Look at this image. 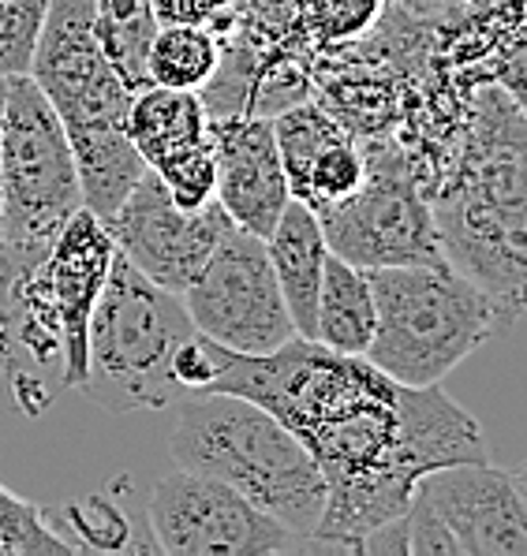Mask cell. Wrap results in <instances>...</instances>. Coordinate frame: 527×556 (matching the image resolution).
I'll return each mask as SVG.
<instances>
[{
  "label": "cell",
  "mask_w": 527,
  "mask_h": 556,
  "mask_svg": "<svg viewBox=\"0 0 527 556\" xmlns=\"http://www.w3.org/2000/svg\"><path fill=\"white\" fill-rule=\"evenodd\" d=\"M206 392H236L285 422L326 478L314 549L360 553L407 511L423 475L490 459L479 422L441 384H401L363 355L292 337L269 355L214 344Z\"/></svg>",
  "instance_id": "6da1fadb"
},
{
  "label": "cell",
  "mask_w": 527,
  "mask_h": 556,
  "mask_svg": "<svg viewBox=\"0 0 527 556\" xmlns=\"http://www.w3.org/2000/svg\"><path fill=\"white\" fill-rule=\"evenodd\" d=\"M513 93L475 101L464 165L430 199L446 262L482 288L513 325L524 311V116Z\"/></svg>",
  "instance_id": "7a4b0ae2"
},
{
  "label": "cell",
  "mask_w": 527,
  "mask_h": 556,
  "mask_svg": "<svg viewBox=\"0 0 527 556\" xmlns=\"http://www.w3.org/2000/svg\"><path fill=\"white\" fill-rule=\"evenodd\" d=\"M30 79L64 124L83 210L105 220L142 179L147 161L127 139L131 93L93 41V0H49Z\"/></svg>",
  "instance_id": "3957f363"
},
{
  "label": "cell",
  "mask_w": 527,
  "mask_h": 556,
  "mask_svg": "<svg viewBox=\"0 0 527 556\" xmlns=\"http://www.w3.org/2000/svg\"><path fill=\"white\" fill-rule=\"evenodd\" d=\"M176 415L168 456L180 470L225 482L292 534H314L326 508V478L303 441L266 407L236 392H195Z\"/></svg>",
  "instance_id": "277c9868"
},
{
  "label": "cell",
  "mask_w": 527,
  "mask_h": 556,
  "mask_svg": "<svg viewBox=\"0 0 527 556\" xmlns=\"http://www.w3.org/2000/svg\"><path fill=\"white\" fill-rule=\"evenodd\" d=\"M184 299L113 254L87 329V378L79 389L105 410H165L187 396L176 358L195 337Z\"/></svg>",
  "instance_id": "5b68a950"
},
{
  "label": "cell",
  "mask_w": 527,
  "mask_h": 556,
  "mask_svg": "<svg viewBox=\"0 0 527 556\" xmlns=\"http://www.w3.org/2000/svg\"><path fill=\"white\" fill-rule=\"evenodd\" d=\"M374 337L363 358L401 384H441L509 318L475 280L453 265L367 269Z\"/></svg>",
  "instance_id": "8992f818"
},
{
  "label": "cell",
  "mask_w": 527,
  "mask_h": 556,
  "mask_svg": "<svg viewBox=\"0 0 527 556\" xmlns=\"http://www.w3.org/2000/svg\"><path fill=\"white\" fill-rule=\"evenodd\" d=\"M75 210H83V191L61 116L30 75L4 79L0 247L15 254H46Z\"/></svg>",
  "instance_id": "52a82bcc"
},
{
  "label": "cell",
  "mask_w": 527,
  "mask_h": 556,
  "mask_svg": "<svg viewBox=\"0 0 527 556\" xmlns=\"http://www.w3.org/2000/svg\"><path fill=\"white\" fill-rule=\"evenodd\" d=\"M363 147V184L344 199L318 205L314 217L329 254L360 265H449L435 225V205L415 184L393 139L371 135Z\"/></svg>",
  "instance_id": "ba28073f"
},
{
  "label": "cell",
  "mask_w": 527,
  "mask_h": 556,
  "mask_svg": "<svg viewBox=\"0 0 527 556\" xmlns=\"http://www.w3.org/2000/svg\"><path fill=\"white\" fill-rule=\"evenodd\" d=\"M180 299L195 329L236 355H269L296 337L269 265L266 239L236 225L221 232Z\"/></svg>",
  "instance_id": "9c48e42d"
},
{
  "label": "cell",
  "mask_w": 527,
  "mask_h": 556,
  "mask_svg": "<svg viewBox=\"0 0 527 556\" xmlns=\"http://www.w3.org/2000/svg\"><path fill=\"white\" fill-rule=\"evenodd\" d=\"M147 527L158 553L173 556H266L314 549L225 482L191 470H168L147 501Z\"/></svg>",
  "instance_id": "30bf717a"
},
{
  "label": "cell",
  "mask_w": 527,
  "mask_h": 556,
  "mask_svg": "<svg viewBox=\"0 0 527 556\" xmlns=\"http://www.w3.org/2000/svg\"><path fill=\"white\" fill-rule=\"evenodd\" d=\"M101 225L113 239L116 254H124L142 277L180 295L233 220L217 199L199 210H180L154 168H147Z\"/></svg>",
  "instance_id": "8fae6325"
},
{
  "label": "cell",
  "mask_w": 527,
  "mask_h": 556,
  "mask_svg": "<svg viewBox=\"0 0 527 556\" xmlns=\"http://www.w3.org/2000/svg\"><path fill=\"white\" fill-rule=\"evenodd\" d=\"M407 508L435 519L456 556H527L520 470H501L490 459L430 470L415 482Z\"/></svg>",
  "instance_id": "7c38bea8"
},
{
  "label": "cell",
  "mask_w": 527,
  "mask_h": 556,
  "mask_svg": "<svg viewBox=\"0 0 527 556\" xmlns=\"http://www.w3.org/2000/svg\"><path fill=\"white\" fill-rule=\"evenodd\" d=\"M210 139H214L217 165V205L236 228L266 239L274 232L280 210L292 199L277 153L274 119L248 113L210 116Z\"/></svg>",
  "instance_id": "4fadbf2b"
},
{
  "label": "cell",
  "mask_w": 527,
  "mask_h": 556,
  "mask_svg": "<svg viewBox=\"0 0 527 556\" xmlns=\"http://www.w3.org/2000/svg\"><path fill=\"white\" fill-rule=\"evenodd\" d=\"M266 254L274 265L280 299L288 306V318L296 325V337L314 340V306H318L329 247L308 202L288 199L274 232L266 236Z\"/></svg>",
  "instance_id": "5bb4252c"
},
{
  "label": "cell",
  "mask_w": 527,
  "mask_h": 556,
  "mask_svg": "<svg viewBox=\"0 0 527 556\" xmlns=\"http://www.w3.org/2000/svg\"><path fill=\"white\" fill-rule=\"evenodd\" d=\"M127 139L147 161V168H161L184 153L210 142V113L199 90L147 87L131 93L127 105Z\"/></svg>",
  "instance_id": "9a60e30c"
},
{
  "label": "cell",
  "mask_w": 527,
  "mask_h": 556,
  "mask_svg": "<svg viewBox=\"0 0 527 556\" xmlns=\"http://www.w3.org/2000/svg\"><path fill=\"white\" fill-rule=\"evenodd\" d=\"M374 337V295L367 269L329 254L314 306V340L329 352L363 355Z\"/></svg>",
  "instance_id": "2e32d148"
},
{
  "label": "cell",
  "mask_w": 527,
  "mask_h": 556,
  "mask_svg": "<svg viewBox=\"0 0 527 556\" xmlns=\"http://www.w3.org/2000/svg\"><path fill=\"white\" fill-rule=\"evenodd\" d=\"M158 27L161 23L150 0H93V41L127 93L154 87L147 72V56Z\"/></svg>",
  "instance_id": "e0dca14e"
},
{
  "label": "cell",
  "mask_w": 527,
  "mask_h": 556,
  "mask_svg": "<svg viewBox=\"0 0 527 556\" xmlns=\"http://www.w3.org/2000/svg\"><path fill=\"white\" fill-rule=\"evenodd\" d=\"M221 30L202 23H161L147 56L154 87L202 90L221 64Z\"/></svg>",
  "instance_id": "ac0fdd59"
},
{
  "label": "cell",
  "mask_w": 527,
  "mask_h": 556,
  "mask_svg": "<svg viewBox=\"0 0 527 556\" xmlns=\"http://www.w3.org/2000/svg\"><path fill=\"white\" fill-rule=\"evenodd\" d=\"M67 527H72V538L67 542L83 553H158L154 542L147 538H135V527L127 519L121 497L113 490L109 493H90L83 501L67 504Z\"/></svg>",
  "instance_id": "d6986e66"
},
{
  "label": "cell",
  "mask_w": 527,
  "mask_h": 556,
  "mask_svg": "<svg viewBox=\"0 0 527 556\" xmlns=\"http://www.w3.org/2000/svg\"><path fill=\"white\" fill-rule=\"evenodd\" d=\"M363 168H367L363 165V147L344 127V131H337L334 139L311 157L303 176L292 184V199L308 202L311 210L344 199V194H352L355 187L363 184Z\"/></svg>",
  "instance_id": "ffe728a7"
},
{
  "label": "cell",
  "mask_w": 527,
  "mask_h": 556,
  "mask_svg": "<svg viewBox=\"0 0 527 556\" xmlns=\"http://www.w3.org/2000/svg\"><path fill=\"white\" fill-rule=\"evenodd\" d=\"M386 0H292V27L308 49H329L363 38Z\"/></svg>",
  "instance_id": "44dd1931"
},
{
  "label": "cell",
  "mask_w": 527,
  "mask_h": 556,
  "mask_svg": "<svg viewBox=\"0 0 527 556\" xmlns=\"http://www.w3.org/2000/svg\"><path fill=\"white\" fill-rule=\"evenodd\" d=\"M75 553V545L57 527H49L38 504L23 501L8 485H0V556H49Z\"/></svg>",
  "instance_id": "7402d4cb"
},
{
  "label": "cell",
  "mask_w": 527,
  "mask_h": 556,
  "mask_svg": "<svg viewBox=\"0 0 527 556\" xmlns=\"http://www.w3.org/2000/svg\"><path fill=\"white\" fill-rule=\"evenodd\" d=\"M49 0H0V79L30 75Z\"/></svg>",
  "instance_id": "603a6c76"
},
{
  "label": "cell",
  "mask_w": 527,
  "mask_h": 556,
  "mask_svg": "<svg viewBox=\"0 0 527 556\" xmlns=\"http://www.w3.org/2000/svg\"><path fill=\"white\" fill-rule=\"evenodd\" d=\"M228 34L259 49H308V41L292 27V0H233Z\"/></svg>",
  "instance_id": "cb8c5ba5"
},
{
  "label": "cell",
  "mask_w": 527,
  "mask_h": 556,
  "mask_svg": "<svg viewBox=\"0 0 527 556\" xmlns=\"http://www.w3.org/2000/svg\"><path fill=\"white\" fill-rule=\"evenodd\" d=\"M158 179L165 184V191L173 194V202L180 210H199V205L214 202L217 187V165H214V139L202 142L199 150L184 153V157L168 161V165L154 168Z\"/></svg>",
  "instance_id": "d4e9b609"
},
{
  "label": "cell",
  "mask_w": 527,
  "mask_h": 556,
  "mask_svg": "<svg viewBox=\"0 0 527 556\" xmlns=\"http://www.w3.org/2000/svg\"><path fill=\"white\" fill-rule=\"evenodd\" d=\"M158 23H202L221 30V38L233 27V0H150Z\"/></svg>",
  "instance_id": "484cf974"
},
{
  "label": "cell",
  "mask_w": 527,
  "mask_h": 556,
  "mask_svg": "<svg viewBox=\"0 0 527 556\" xmlns=\"http://www.w3.org/2000/svg\"><path fill=\"white\" fill-rule=\"evenodd\" d=\"M0 109H4V79H0Z\"/></svg>",
  "instance_id": "4316f807"
}]
</instances>
